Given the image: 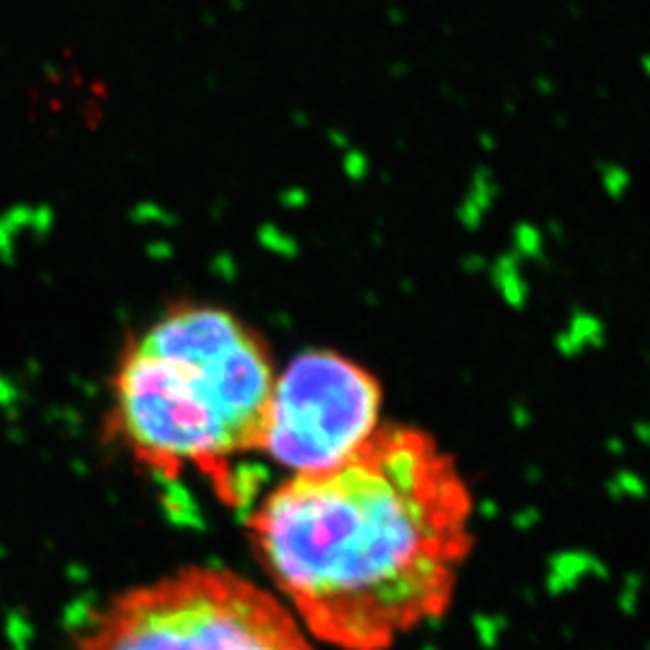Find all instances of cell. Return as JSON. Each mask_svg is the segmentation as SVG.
<instances>
[{
  "mask_svg": "<svg viewBox=\"0 0 650 650\" xmlns=\"http://www.w3.org/2000/svg\"><path fill=\"white\" fill-rule=\"evenodd\" d=\"M248 535L313 641L388 650L451 607L472 552V494L434 436L378 427L338 468L265 496Z\"/></svg>",
  "mask_w": 650,
  "mask_h": 650,
  "instance_id": "1",
  "label": "cell"
},
{
  "mask_svg": "<svg viewBox=\"0 0 650 650\" xmlns=\"http://www.w3.org/2000/svg\"><path fill=\"white\" fill-rule=\"evenodd\" d=\"M275 374L232 313L188 306L128 347L114 378V429L147 470H195L227 504L246 499L234 460L258 453Z\"/></svg>",
  "mask_w": 650,
  "mask_h": 650,
  "instance_id": "2",
  "label": "cell"
},
{
  "mask_svg": "<svg viewBox=\"0 0 650 650\" xmlns=\"http://www.w3.org/2000/svg\"><path fill=\"white\" fill-rule=\"evenodd\" d=\"M70 650H318L273 590L215 566L123 590Z\"/></svg>",
  "mask_w": 650,
  "mask_h": 650,
  "instance_id": "3",
  "label": "cell"
},
{
  "mask_svg": "<svg viewBox=\"0 0 650 650\" xmlns=\"http://www.w3.org/2000/svg\"><path fill=\"white\" fill-rule=\"evenodd\" d=\"M376 376L335 352L301 354L275 378L260 453L294 475L350 460L378 431Z\"/></svg>",
  "mask_w": 650,
  "mask_h": 650,
  "instance_id": "4",
  "label": "cell"
}]
</instances>
